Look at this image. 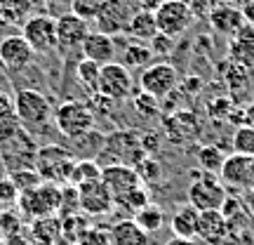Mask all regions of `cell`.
I'll return each mask as SVG.
<instances>
[{"mask_svg":"<svg viewBox=\"0 0 254 245\" xmlns=\"http://www.w3.org/2000/svg\"><path fill=\"white\" fill-rule=\"evenodd\" d=\"M243 125L254 127V101H250V104H247L245 113H243Z\"/></svg>","mask_w":254,"mask_h":245,"instance_id":"ab89813d","label":"cell"},{"mask_svg":"<svg viewBox=\"0 0 254 245\" xmlns=\"http://www.w3.org/2000/svg\"><path fill=\"white\" fill-rule=\"evenodd\" d=\"M231 57H233V62L236 64H250L254 62V43H245V40H238L236 38V45L231 50Z\"/></svg>","mask_w":254,"mask_h":245,"instance_id":"e575fe53","label":"cell"},{"mask_svg":"<svg viewBox=\"0 0 254 245\" xmlns=\"http://www.w3.org/2000/svg\"><path fill=\"white\" fill-rule=\"evenodd\" d=\"M97 179H101V165L97 161H92V158H75L71 177H68V184L78 189L82 184L97 182Z\"/></svg>","mask_w":254,"mask_h":245,"instance_id":"d4e9b609","label":"cell"},{"mask_svg":"<svg viewBox=\"0 0 254 245\" xmlns=\"http://www.w3.org/2000/svg\"><path fill=\"white\" fill-rule=\"evenodd\" d=\"M177 85H179V71L167 62H158V64L146 66L144 71H141V78H139L141 92L151 94L158 101L170 97L177 90Z\"/></svg>","mask_w":254,"mask_h":245,"instance_id":"ba28073f","label":"cell"},{"mask_svg":"<svg viewBox=\"0 0 254 245\" xmlns=\"http://www.w3.org/2000/svg\"><path fill=\"white\" fill-rule=\"evenodd\" d=\"M224 161H226V156L221 154V149H217V146H202V149H198V163L202 172L219 174Z\"/></svg>","mask_w":254,"mask_h":245,"instance_id":"f1b7e54d","label":"cell"},{"mask_svg":"<svg viewBox=\"0 0 254 245\" xmlns=\"http://www.w3.org/2000/svg\"><path fill=\"white\" fill-rule=\"evenodd\" d=\"M19 200V189L9 177H0V205H14Z\"/></svg>","mask_w":254,"mask_h":245,"instance_id":"8d00e7d4","label":"cell"},{"mask_svg":"<svg viewBox=\"0 0 254 245\" xmlns=\"http://www.w3.org/2000/svg\"><path fill=\"white\" fill-rule=\"evenodd\" d=\"M243 205L250 215H254V189H247L245 196H243Z\"/></svg>","mask_w":254,"mask_h":245,"instance_id":"f35d334b","label":"cell"},{"mask_svg":"<svg viewBox=\"0 0 254 245\" xmlns=\"http://www.w3.org/2000/svg\"><path fill=\"white\" fill-rule=\"evenodd\" d=\"M101 154L109 158L111 165H129V167H136L146 158L141 135L136 130H116L106 135Z\"/></svg>","mask_w":254,"mask_h":245,"instance_id":"3957f363","label":"cell"},{"mask_svg":"<svg viewBox=\"0 0 254 245\" xmlns=\"http://www.w3.org/2000/svg\"><path fill=\"white\" fill-rule=\"evenodd\" d=\"M31 241L33 245H55L62 241V219L40 217L31 222Z\"/></svg>","mask_w":254,"mask_h":245,"instance_id":"cb8c5ba5","label":"cell"},{"mask_svg":"<svg viewBox=\"0 0 254 245\" xmlns=\"http://www.w3.org/2000/svg\"><path fill=\"white\" fill-rule=\"evenodd\" d=\"M87 33H90L87 21L80 17H75L73 12H66L62 17H57V50H59L62 55L80 52Z\"/></svg>","mask_w":254,"mask_h":245,"instance_id":"8fae6325","label":"cell"},{"mask_svg":"<svg viewBox=\"0 0 254 245\" xmlns=\"http://www.w3.org/2000/svg\"><path fill=\"white\" fill-rule=\"evenodd\" d=\"M14 109L21 120V127L26 130H40L55 118V109L43 92L38 90H21L14 97Z\"/></svg>","mask_w":254,"mask_h":245,"instance_id":"8992f818","label":"cell"},{"mask_svg":"<svg viewBox=\"0 0 254 245\" xmlns=\"http://www.w3.org/2000/svg\"><path fill=\"white\" fill-rule=\"evenodd\" d=\"M0 245H5V241H2V238H0Z\"/></svg>","mask_w":254,"mask_h":245,"instance_id":"7dc6e473","label":"cell"},{"mask_svg":"<svg viewBox=\"0 0 254 245\" xmlns=\"http://www.w3.org/2000/svg\"><path fill=\"white\" fill-rule=\"evenodd\" d=\"M134 170H136V174H139L141 184H153V182H158V179H160V174H163V172H160V170H163V167H160V163H158V161H153L151 156H146V158L136 165Z\"/></svg>","mask_w":254,"mask_h":245,"instance_id":"836d02e7","label":"cell"},{"mask_svg":"<svg viewBox=\"0 0 254 245\" xmlns=\"http://www.w3.org/2000/svg\"><path fill=\"white\" fill-rule=\"evenodd\" d=\"M78 245H113L111 243V229H97L90 227Z\"/></svg>","mask_w":254,"mask_h":245,"instance_id":"d590c367","label":"cell"},{"mask_svg":"<svg viewBox=\"0 0 254 245\" xmlns=\"http://www.w3.org/2000/svg\"><path fill=\"white\" fill-rule=\"evenodd\" d=\"M250 177H252V189H254V158H252V170H250Z\"/></svg>","mask_w":254,"mask_h":245,"instance_id":"f6af8a7d","label":"cell"},{"mask_svg":"<svg viewBox=\"0 0 254 245\" xmlns=\"http://www.w3.org/2000/svg\"><path fill=\"white\" fill-rule=\"evenodd\" d=\"M250 2H252V0H238V5H240V7H245V5H250Z\"/></svg>","mask_w":254,"mask_h":245,"instance_id":"bcb514c9","label":"cell"},{"mask_svg":"<svg viewBox=\"0 0 254 245\" xmlns=\"http://www.w3.org/2000/svg\"><path fill=\"white\" fill-rule=\"evenodd\" d=\"M50 2H55V5H66V7H71L73 0H50Z\"/></svg>","mask_w":254,"mask_h":245,"instance_id":"7bdbcfd3","label":"cell"},{"mask_svg":"<svg viewBox=\"0 0 254 245\" xmlns=\"http://www.w3.org/2000/svg\"><path fill=\"white\" fill-rule=\"evenodd\" d=\"M111 243L113 245H151V236L144 234L134 219H123L111 227Z\"/></svg>","mask_w":254,"mask_h":245,"instance_id":"7402d4cb","label":"cell"},{"mask_svg":"<svg viewBox=\"0 0 254 245\" xmlns=\"http://www.w3.org/2000/svg\"><path fill=\"white\" fill-rule=\"evenodd\" d=\"M99 73H101L99 64L82 57L80 62H78V66H75V81L80 82L87 92L97 94V87H99Z\"/></svg>","mask_w":254,"mask_h":245,"instance_id":"83f0119b","label":"cell"},{"mask_svg":"<svg viewBox=\"0 0 254 245\" xmlns=\"http://www.w3.org/2000/svg\"><path fill=\"white\" fill-rule=\"evenodd\" d=\"M165 245H198V243L190 241V238H172V241H167Z\"/></svg>","mask_w":254,"mask_h":245,"instance_id":"b9f144b4","label":"cell"},{"mask_svg":"<svg viewBox=\"0 0 254 245\" xmlns=\"http://www.w3.org/2000/svg\"><path fill=\"white\" fill-rule=\"evenodd\" d=\"M127 33L134 38V43H151L158 36V24H155V14L151 9H141L134 12L129 24H127Z\"/></svg>","mask_w":254,"mask_h":245,"instance_id":"603a6c76","label":"cell"},{"mask_svg":"<svg viewBox=\"0 0 254 245\" xmlns=\"http://www.w3.org/2000/svg\"><path fill=\"white\" fill-rule=\"evenodd\" d=\"M78 200H80V212L82 215H90V217L106 215V212H111L116 208L111 191L104 186L101 179L78 186Z\"/></svg>","mask_w":254,"mask_h":245,"instance_id":"7c38bea8","label":"cell"},{"mask_svg":"<svg viewBox=\"0 0 254 245\" xmlns=\"http://www.w3.org/2000/svg\"><path fill=\"white\" fill-rule=\"evenodd\" d=\"M101 182L111 191L113 203H116V198L125 196L127 191L141 186V179H139L136 170L129 167V165H104L101 167Z\"/></svg>","mask_w":254,"mask_h":245,"instance_id":"9a60e30c","label":"cell"},{"mask_svg":"<svg viewBox=\"0 0 254 245\" xmlns=\"http://www.w3.org/2000/svg\"><path fill=\"white\" fill-rule=\"evenodd\" d=\"M19 2H24L26 7H31V5H36V2H40V0H19Z\"/></svg>","mask_w":254,"mask_h":245,"instance_id":"ee69618b","label":"cell"},{"mask_svg":"<svg viewBox=\"0 0 254 245\" xmlns=\"http://www.w3.org/2000/svg\"><path fill=\"white\" fill-rule=\"evenodd\" d=\"M5 245H33V241H31V236H26L21 231V234H14V236L5 238Z\"/></svg>","mask_w":254,"mask_h":245,"instance_id":"74e56055","label":"cell"},{"mask_svg":"<svg viewBox=\"0 0 254 245\" xmlns=\"http://www.w3.org/2000/svg\"><path fill=\"white\" fill-rule=\"evenodd\" d=\"M24 127H21V120L17 116V109H14V99L7 92L0 90V144H7Z\"/></svg>","mask_w":254,"mask_h":245,"instance_id":"ffe728a7","label":"cell"},{"mask_svg":"<svg viewBox=\"0 0 254 245\" xmlns=\"http://www.w3.org/2000/svg\"><path fill=\"white\" fill-rule=\"evenodd\" d=\"M64 245H68V243H64Z\"/></svg>","mask_w":254,"mask_h":245,"instance_id":"681fc988","label":"cell"},{"mask_svg":"<svg viewBox=\"0 0 254 245\" xmlns=\"http://www.w3.org/2000/svg\"><path fill=\"white\" fill-rule=\"evenodd\" d=\"M21 36L36 55H47L57 50V17L52 14H33L24 21Z\"/></svg>","mask_w":254,"mask_h":245,"instance_id":"9c48e42d","label":"cell"},{"mask_svg":"<svg viewBox=\"0 0 254 245\" xmlns=\"http://www.w3.org/2000/svg\"><path fill=\"white\" fill-rule=\"evenodd\" d=\"M0 2H5V0H0Z\"/></svg>","mask_w":254,"mask_h":245,"instance_id":"c3c4849f","label":"cell"},{"mask_svg":"<svg viewBox=\"0 0 254 245\" xmlns=\"http://www.w3.org/2000/svg\"><path fill=\"white\" fill-rule=\"evenodd\" d=\"M228 234V222L219 210L200 212L198 219V238L207 245H219Z\"/></svg>","mask_w":254,"mask_h":245,"instance_id":"ac0fdd59","label":"cell"},{"mask_svg":"<svg viewBox=\"0 0 254 245\" xmlns=\"http://www.w3.org/2000/svg\"><path fill=\"white\" fill-rule=\"evenodd\" d=\"M19 215L28 222L40 217H55V212L62 205V186L43 182L40 186L19 193Z\"/></svg>","mask_w":254,"mask_h":245,"instance_id":"277c9868","label":"cell"},{"mask_svg":"<svg viewBox=\"0 0 254 245\" xmlns=\"http://www.w3.org/2000/svg\"><path fill=\"white\" fill-rule=\"evenodd\" d=\"M134 81H132V71H127L123 64L111 62L101 66L99 73V87L97 94H101L104 99L109 101H123L132 94Z\"/></svg>","mask_w":254,"mask_h":245,"instance_id":"30bf717a","label":"cell"},{"mask_svg":"<svg viewBox=\"0 0 254 245\" xmlns=\"http://www.w3.org/2000/svg\"><path fill=\"white\" fill-rule=\"evenodd\" d=\"M252 158L250 156H240V154H231L226 156V161L219 170V179L224 182V186H233V189H252Z\"/></svg>","mask_w":254,"mask_h":245,"instance_id":"2e32d148","label":"cell"},{"mask_svg":"<svg viewBox=\"0 0 254 245\" xmlns=\"http://www.w3.org/2000/svg\"><path fill=\"white\" fill-rule=\"evenodd\" d=\"M21 231H24V217L19 212H14V210L0 212V238L2 241L14 236V234H21Z\"/></svg>","mask_w":254,"mask_h":245,"instance_id":"d6a6232c","label":"cell"},{"mask_svg":"<svg viewBox=\"0 0 254 245\" xmlns=\"http://www.w3.org/2000/svg\"><path fill=\"white\" fill-rule=\"evenodd\" d=\"M132 219H134L136 224H139V229H141L144 234H148V236L158 234V231L165 227L163 208H158V205H153V203H148L146 208H141L139 212H134V217Z\"/></svg>","mask_w":254,"mask_h":245,"instance_id":"484cf974","label":"cell"},{"mask_svg":"<svg viewBox=\"0 0 254 245\" xmlns=\"http://www.w3.org/2000/svg\"><path fill=\"white\" fill-rule=\"evenodd\" d=\"M55 125L66 139H80L94 130V111L90 104L68 99L55 109Z\"/></svg>","mask_w":254,"mask_h":245,"instance_id":"7a4b0ae2","label":"cell"},{"mask_svg":"<svg viewBox=\"0 0 254 245\" xmlns=\"http://www.w3.org/2000/svg\"><path fill=\"white\" fill-rule=\"evenodd\" d=\"M240 12L245 17V24H254V0L250 5H245V7H240Z\"/></svg>","mask_w":254,"mask_h":245,"instance_id":"60d3db41","label":"cell"},{"mask_svg":"<svg viewBox=\"0 0 254 245\" xmlns=\"http://www.w3.org/2000/svg\"><path fill=\"white\" fill-rule=\"evenodd\" d=\"M148 203H151V200H148V191L144 189V184L132 191H127L125 196L116 198V205H123V208H127L129 212H139V210L146 208Z\"/></svg>","mask_w":254,"mask_h":245,"instance_id":"1f68e13d","label":"cell"},{"mask_svg":"<svg viewBox=\"0 0 254 245\" xmlns=\"http://www.w3.org/2000/svg\"><path fill=\"white\" fill-rule=\"evenodd\" d=\"M209 21L224 36H238L243 31V26H245V17H243L240 7H233V5H219V7H214L209 12Z\"/></svg>","mask_w":254,"mask_h":245,"instance_id":"d6986e66","label":"cell"},{"mask_svg":"<svg viewBox=\"0 0 254 245\" xmlns=\"http://www.w3.org/2000/svg\"><path fill=\"white\" fill-rule=\"evenodd\" d=\"M104 5H106V0H73L68 9H71L75 17L85 19V21L90 24V21H94V19L101 14Z\"/></svg>","mask_w":254,"mask_h":245,"instance_id":"4dcf8cb0","label":"cell"},{"mask_svg":"<svg viewBox=\"0 0 254 245\" xmlns=\"http://www.w3.org/2000/svg\"><path fill=\"white\" fill-rule=\"evenodd\" d=\"M231 142H233V151H236V154L254 158V127L238 125Z\"/></svg>","mask_w":254,"mask_h":245,"instance_id":"f546056e","label":"cell"},{"mask_svg":"<svg viewBox=\"0 0 254 245\" xmlns=\"http://www.w3.org/2000/svg\"><path fill=\"white\" fill-rule=\"evenodd\" d=\"M36 52L31 50L24 36H5L0 40V64L7 69L9 73H17V71H24L26 66H31Z\"/></svg>","mask_w":254,"mask_h":245,"instance_id":"4fadbf2b","label":"cell"},{"mask_svg":"<svg viewBox=\"0 0 254 245\" xmlns=\"http://www.w3.org/2000/svg\"><path fill=\"white\" fill-rule=\"evenodd\" d=\"M155 24H158V33H163L167 38H179L186 33V28L193 24V7L186 0H163L158 7L153 9Z\"/></svg>","mask_w":254,"mask_h":245,"instance_id":"52a82bcc","label":"cell"},{"mask_svg":"<svg viewBox=\"0 0 254 245\" xmlns=\"http://www.w3.org/2000/svg\"><path fill=\"white\" fill-rule=\"evenodd\" d=\"M151 59H153V50L146 43H132L123 50V66L127 71H134V69L144 71L146 66H151Z\"/></svg>","mask_w":254,"mask_h":245,"instance_id":"4316f807","label":"cell"},{"mask_svg":"<svg viewBox=\"0 0 254 245\" xmlns=\"http://www.w3.org/2000/svg\"><path fill=\"white\" fill-rule=\"evenodd\" d=\"M198 219H200V212L193 205H182V208H177V212L172 215L170 219V229H172L174 238H190V241H195L198 236Z\"/></svg>","mask_w":254,"mask_h":245,"instance_id":"44dd1931","label":"cell"},{"mask_svg":"<svg viewBox=\"0 0 254 245\" xmlns=\"http://www.w3.org/2000/svg\"><path fill=\"white\" fill-rule=\"evenodd\" d=\"M73 163H75V156L68 149H64L59 144H47L38 149L33 167H36V172L40 174L43 182L64 186V184H68Z\"/></svg>","mask_w":254,"mask_h":245,"instance_id":"6da1fadb","label":"cell"},{"mask_svg":"<svg viewBox=\"0 0 254 245\" xmlns=\"http://www.w3.org/2000/svg\"><path fill=\"white\" fill-rule=\"evenodd\" d=\"M228 198L226 186L217 174L209 172H193L189 184V205L198 210V212H207V210H221L224 200Z\"/></svg>","mask_w":254,"mask_h":245,"instance_id":"5b68a950","label":"cell"},{"mask_svg":"<svg viewBox=\"0 0 254 245\" xmlns=\"http://www.w3.org/2000/svg\"><path fill=\"white\" fill-rule=\"evenodd\" d=\"M132 9L125 0H106V5L101 9V14L94 21H97V28L99 33H106V36L116 38V33H123L127 31V24L132 19Z\"/></svg>","mask_w":254,"mask_h":245,"instance_id":"5bb4252c","label":"cell"},{"mask_svg":"<svg viewBox=\"0 0 254 245\" xmlns=\"http://www.w3.org/2000/svg\"><path fill=\"white\" fill-rule=\"evenodd\" d=\"M80 57L92 59V62H97L99 66L111 64L113 57H116V38L106 36V33H99V31H92V33H87L85 43H82Z\"/></svg>","mask_w":254,"mask_h":245,"instance_id":"e0dca14e","label":"cell"}]
</instances>
